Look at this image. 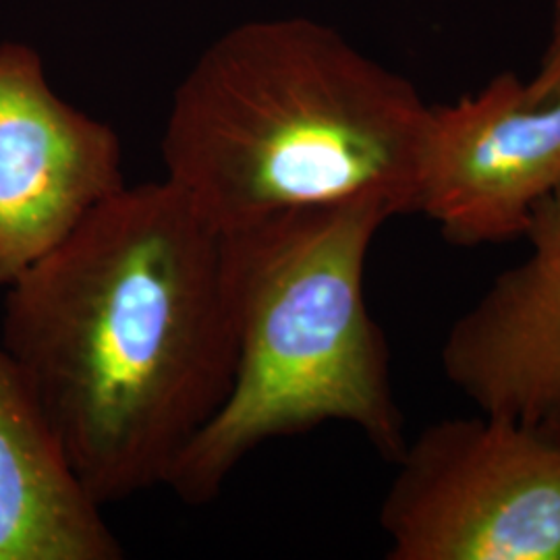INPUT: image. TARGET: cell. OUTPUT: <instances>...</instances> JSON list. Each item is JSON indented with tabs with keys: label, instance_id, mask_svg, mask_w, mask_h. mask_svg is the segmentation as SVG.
I'll use <instances>...</instances> for the list:
<instances>
[{
	"label": "cell",
	"instance_id": "6da1fadb",
	"mask_svg": "<svg viewBox=\"0 0 560 560\" xmlns=\"http://www.w3.org/2000/svg\"><path fill=\"white\" fill-rule=\"evenodd\" d=\"M4 291L0 342L96 501L166 486L235 376L221 233L125 183Z\"/></svg>",
	"mask_w": 560,
	"mask_h": 560
},
{
	"label": "cell",
	"instance_id": "7a4b0ae2",
	"mask_svg": "<svg viewBox=\"0 0 560 560\" xmlns=\"http://www.w3.org/2000/svg\"><path fill=\"white\" fill-rule=\"evenodd\" d=\"M428 113L411 81L332 27L252 21L214 42L175 90L164 179L219 233L355 201L411 214Z\"/></svg>",
	"mask_w": 560,
	"mask_h": 560
},
{
	"label": "cell",
	"instance_id": "3957f363",
	"mask_svg": "<svg viewBox=\"0 0 560 560\" xmlns=\"http://www.w3.org/2000/svg\"><path fill=\"white\" fill-rule=\"evenodd\" d=\"M395 214L376 201L305 208L222 235L237 363L229 395L166 486L187 504L219 497L254 448L339 421L384 459L407 446L390 349L365 300V264Z\"/></svg>",
	"mask_w": 560,
	"mask_h": 560
},
{
	"label": "cell",
	"instance_id": "277c9868",
	"mask_svg": "<svg viewBox=\"0 0 560 560\" xmlns=\"http://www.w3.org/2000/svg\"><path fill=\"white\" fill-rule=\"evenodd\" d=\"M381 506L390 560H560V428L478 411L423 428Z\"/></svg>",
	"mask_w": 560,
	"mask_h": 560
},
{
	"label": "cell",
	"instance_id": "5b68a950",
	"mask_svg": "<svg viewBox=\"0 0 560 560\" xmlns=\"http://www.w3.org/2000/svg\"><path fill=\"white\" fill-rule=\"evenodd\" d=\"M560 187V94L534 101L502 71L476 94L430 104L418 212L442 237L476 247L523 240Z\"/></svg>",
	"mask_w": 560,
	"mask_h": 560
},
{
	"label": "cell",
	"instance_id": "8992f818",
	"mask_svg": "<svg viewBox=\"0 0 560 560\" xmlns=\"http://www.w3.org/2000/svg\"><path fill=\"white\" fill-rule=\"evenodd\" d=\"M115 129L62 101L40 55L0 46V289L125 185Z\"/></svg>",
	"mask_w": 560,
	"mask_h": 560
},
{
	"label": "cell",
	"instance_id": "52a82bcc",
	"mask_svg": "<svg viewBox=\"0 0 560 560\" xmlns=\"http://www.w3.org/2000/svg\"><path fill=\"white\" fill-rule=\"evenodd\" d=\"M529 254L442 342V374L481 413L560 428V187L536 210Z\"/></svg>",
	"mask_w": 560,
	"mask_h": 560
},
{
	"label": "cell",
	"instance_id": "ba28073f",
	"mask_svg": "<svg viewBox=\"0 0 560 560\" xmlns=\"http://www.w3.org/2000/svg\"><path fill=\"white\" fill-rule=\"evenodd\" d=\"M122 557L57 425L0 342V560Z\"/></svg>",
	"mask_w": 560,
	"mask_h": 560
},
{
	"label": "cell",
	"instance_id": "9c48e42d",
	"mask_svg": "<svg viewBox=\"0 0 560 560\" xmlns=\"http://www.w3.org/2000/svg\"><path fill=\"white\" fill-rule=\"evenodd\" d=\"M527 94L534 101H544L560 94V0L552 2L548 38L541 48L538 67L529 80H525Z\"/></svg>",
	"mask_w": 560,
	"mask_h": 560
}]
</instances>
